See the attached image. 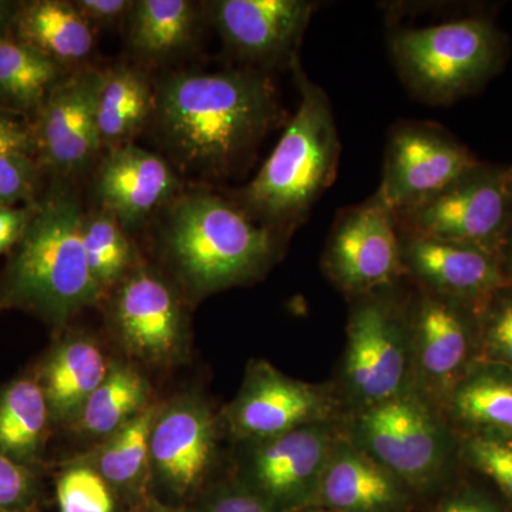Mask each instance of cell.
<instances>
[{
	"label": "cell",
	"instance_id": "1",
	"mask_svg": "<svg viewBox=\"0 0 512 512\" xmlns=\"http://www.w3.org/2000/svg\"><path fill=\"white\" fill-rule=\"evenodd\" d=\"M282 116L272 77L241 66L167 74L156 84L150 124L174 170L221 181L252 163Z\"/></svg>",
	"mask_w": 512,
	"mask_h": 512
},
{
	"label": "cell",
	"instance_id": "2",
	"mask_svg": "<svg viewBox=\"0 0 512 512\" xmlns=\"http://www.w3.org/2000/svg\"><path fill=\"white\" fill-rule=\"evenodd\" d=\"M83 217L70 180L55 178L0 276V312L20 309L59 328L101 301L84 255Z\"/></svg>",
	"mask_w": 512,
	"mask_h": 512
},
{
	"label": "cell",
	"instance_id": "3",
	"mask_svg": "<svg viewBox=\"0 0 512 512\" xmlns=\"http://www.w3.org/2000/svg\"><path fill=\"white\" fill-rule=\"evenodd\" d=\"M284 239L252 220L234 200L201 190L178 195L161 227L165 258L198 296L264 275Z\"/></svg>",
	"mask_w": 512,
	"mask_h": 512
},
{
	"label": "cell",
	"instance_id": "4",
	"mask_svg": "<svg viewBox=\"0 0 512 512\" xmlns=\"http://www.w3.org/2000/svg\"><path fill=\"white\" fill-rule=\"evenodd\" d=\"M299 106L254 180L234 201L249 217L285 238L308 218L338 173L340 140L328 94L292 66Z\"/></svg>",
	"mask_w": 512,
	"mask_h": 512
},
{
	"label": "cell",
	"instance_id": "5",
	"mask_svg": "<svg viewBox=\"0 0 512 512\" xmlns=\"http://www.w3.org/2000/svg\"><path fill=\"white\" fill-rule=\"evenodd\" d=\"M390 52L410 92L447 104L476 90L497 70L503 37L487 19L451 20L427 28H399Z\"/></svg>",
	"mask_w": 512,
	"mask_h": 512
},
{
	"label": "cell",
	"instance_id": "6",
	"mask_svg": "<svg viewBox=\"0 0 512 512\" xmlns=\"http://www.w3.org/2000/svg\"><path fill=\"white\" fill-rule=\"evenodd\" d=\"M343 376L357 410L414 386L409 303L394 293V285L355 298Z\"/></svg>",
	"mask_w": 512,
	"mask_h": 512
},
{
	"label": "cell",
	"instance_id": "7",
	"mask_svg": "<svg viewBox=\"0 0 512 512\" xmlns=\"http://www.w3.org/2000/svg\"><path fill=\"white\" fill-rule=\"evenodd\" d=\"M350 441L412 487L436 480L447 463L446 427L429 397L416 386L386 402L357 410Z\"/></svg>",
	"mask_w": 512,
	"mask_h": 512
},
{
	"label": "cell",
	"instance_id": "8",
	"mask_svg": "<svg viewBox=\"0 0 512 512\" xmlns=\"http://www.w3.org/2000/svg\"><path fill=\"white\" fill-rule=\"evenodd\" d=\"M511 214L507 170L480 164L429 200L394 215L403 234L458 242L495 255Z\"/></svg>",
	"mask_w": 512,
	"mask_h": 512
},
{
	"label": "cell",
	"instance_id": "9",
	"mask_svg": "<svg viewBox=\"0 0 512 512\" xmlns=\"http://www.w3.org/2000/svg\"><path fill=\"white\" fill-rule=\"evenodd\" d=\"M323 266L340 291L353 298L396 284L404 268L394 212L376 195L340 212Z\"/></svg>",
	"mask_w": 512,
	"mask_h": 512
},
{
	"label": "cell",
	"instance_id": "10",
	"mask_svg": "<svg viewBox=\"0 0 512 512\" xmlns=\"http://www.w3.org/2000/svg\"><path fill=\"white\" fill-rule=\"evenodd\" d=\"M478 165L443 128L402 121L390 130L382 183L375 195L397 214L439 194Z\"/></svg>",
	"mask_w": 512,
	"mask_h": 512
},
{
	"label": "cell",
	"instance_id": "11",
	"mask_svg": "<svg viewBox=\"0 0 512 512\" xmlns=\"http://www.w3.org/2000/svg\"><path fill=\"white\" fill-rule=\"evenodd\" d=\"M208 18L242 67H291L319 3L309 0H215Z\"/></svg>",
	"mask_w": 512,
	"mask_h": 512
},
{
	"label": "cell",
	"instance_id": "12",
	"mask_svg": "<svg viewBox=\"0 0 512 512\" xmlns=\"http://www.w3.org/2000/svg\"><path fill=\"white\" fill-rule=\"evenodd\" d=\"M103 70L84 66L57 84L32 120L42 171L70 180L100 153L97 96Z\"/></svg>",
	"mask_w": 512,
	"mask_h": 512
},
{
	"label": "cell",
	"instance_id": "13",
	"mask_svg": "<svg viewBox=\"0 0 512 512\" xmlns=\"http://www.w3.org/2000/svg\"><path fill=\"white\" fill-rule=\"evenodd\" d=\"M338 441L330 421L259 441L249 461L251 490L275 512L313 507Z\"/></svg>",
	"mask_w": 512,
	"mask_h": 512
},
{
	"label": "cell",
	"instance_id": "14",
	"mask_svg": "<svg viewBox=\"0 0 512 512\" xmlns=\"http://www.w3.org/2000/svg\"><path fill=\"white\" fill-rule=\"evenodd\" d=\"M111 326L131 355L165 365L180 356L185 315L180 298L163 275L134 266L116 286L109 305Z\"/></svg>",
	"mask_w": 512,
	"mask_h": 512
},
{
	"label": "cell",
	"instance_id": "15",
	"mask_svg": "<svg viewBox=\"0 0 512 512\" xmlns=\"http://www.w3.org/2000/svg\"><path fill=\"white\" fill-rule=\"evenodd\" d=\"M332 394L316 384L301 382L266 362H256L227 419L235 436L265 440L309 424L328 423L335 413Z\"/></svg>",
	"mask_w": 512,
	"mask_h": 512
},
{
	"label": "cell",
	"instance_id": "16",
	"mask_svg": "<svg viewBox=\"0 0 512 512\" xmlns=\"http://www.w3.org/2000/svg\"><path fill=\"white\" fill-rule=\"evenodd\" d=\"M413 370L424 396H450L470 350V326L464 302L421 289L409 303Z\"/></svg>",
	"mask_w": 512,
	"mask_h": 512
},
{
	"label": "cell",
	"instance_id": "17",
	"mask_svg": "<svg viewBox=\"0 0 512 512\" xmlns=\"http://www.w3.org/2000/svg\"><path fill=\"white\" fill-rule=\"evenodd\" d=\"M180 178L165 158L136 144L114 148L97 168L94 191L101 210L123 228H137L180 195Z\"/></svg>",
	"mask_w": 512,
	"mask_h": 512
},
{
	"label": "cell",
	"instance_id": "18",
	"mask_svg": "<svg viewBox=\"0 0 512 512\" xmlns=\"http://www.w3.org/2000/svg\"><path fill=\"white\" fill-rule=\"evenodd\" d=\"M400 245L404 275L416 279L424 291L464 303H484L510 286L493 252L485 249L403 232Z\"/></svg>",
	"mask_w": 512,
	"mask_h": 512
},
{
	"label": "cell",
	"instance_id": "19",
	"mask_svg": "<svg viewBox=\"0 0 512 512\" xmlns=\"http://www.w3.org/2000/svg\"><path fill=\"white\" fill-rule=\"evenodd\" d=\"M214 417L204 403L184 397L158 413L150 440V467L178 497L194 493L215 454Z\"/></svg>",
	"mask_w": 512,
	"mask_h": 512
},
{
	"label": "cell",
	"instance_id": "20",
	"mask_svg": "<svg viewBox=\"0 0 512 512\" xmlns=\"http://www.w3.org/2000/svg\"><path fill=\"white\" fill-rule=\"evenodd\" d=\"M404 484L352 441L339 439L313 507L329 512H402Z\"/></svg>",
	"mask_w": 512,
	"mask_h": 512
},
{
	"label": "cell",
	"instance_id": "21",
	"mask_svg": "<svg viewBox=\"0 0 512 512\" xmlns=\"http://www.w3.org/2000/svg\"><path fill=\"white\" fill-rule=\"evenodd\" d=\"M10 35L62 66L67 72L84 67L96 45L94 29L73 2H19Z\"/></svg>",
	"mask_w": 512,
	"mask_h": 512
},
{
	"label": "cell",
	"instance_id": "22",
	"mask_svg": "<svg viewBox=\"0 0 512 512\" xmlns=\"http://www.w3.org/2000/svg\"><path fill=\"white\" fill-rule=\"evenodd\" d=\"M154 109L156 86L143 69L117 64L103 70L96 110L101 147L131 144L151 123Z\"/></svg>",
	"mask_w": 512,
	"mask_h": 512
},
{
	"label": "cell",
	"instance_id": "23",
	"mask_svg": "<svg viewBox=\"0 0 512 512\" xmlns=\"http://www.w3.org/2000/svg\"><path fill=\"white\" fill-rule=\"evenodd\" d=\"M109 372L106 356L93 339L73 336L64 340L43 372L42 387L50 416H76Z\"/></svg>",
	"mask_w": 512,
	"mask_h": 512
},
{
	"label": "cell",
	"instance_id": "24",
	"mask_svg": "<svg viewBox=\"0 0 512 512\" xmlns=\"http://www.w3.org/2000/svg\"><path fill=\"white\" fill-rule=\"evenodd\" d=\"M200 12L190 0H137L127 18L131 53L144 62H163L191 45Z\"/></svg>",
	"mask_w": 512,
	"mask_h": 512
},
{
	"label": "cell",
	"instance_id": "25",
	"mask_svg": "<svg viewBox=\"0 0 512 512\" xmlns=\"http://www.w3.org/2000/svg\"><path fill=\"white\" fill-rule=\"evenodd\" d=\"M66 69L12 35L0 39V111L32 120Z\"/></svg>",
	"mask_w": 512,
	"mask_h": 512
},
{
	"label": "cell",
	"instance_id": "26",
	"mask_svg": "<svg viewBox=\"0 0 512 512\" xmlns=\"http://www.w3.org/2000/svg\"><path fill=\"white\" fill-rule=\"evenodd\" d=\"M147 399V382L137 370L130 366L113 367L76 414L77 423L90 436H113L146 409Z\"/></svg>",
	"mask_w": 512,
	"mask_h": 512
},
{
	"label": "cell",
	"instance_id": "27",
	"mask_svg": "<svg viewBox=\"0 0 512 512\" xmlns=\"http://www.w3.org/2000/svg\"><path fill=\"white\" fill-rule=\"evenodd\" d=\"M454 419L480 433L512 437V377L478 372L460 380L448 396Z\"/></svg>",
	"mask_w": 512,
	"mask_h": 512
},
{
	"label": "cell",
	"instance_id": "28",
	"mask_svg": "<svg viewBox=\"0 0 512 512\" xmlns=\"http://www.w3.org/2000/svg\"><path fill=\"white\" fill-rule=\"evenodd\" d=\"M50 410L42 384L22 379L0 396V454L20 460L42 443Z\"/></svg>",
	"mask_w": 512,
	"mask_h": 512
},
{
	"label": "cell",
	"instance_id": "29",
	"mask_svg": "<svg viewBox=\"0 0 512 512\" xmlns=\"http://www.w3.org/2000/svg\"><path fill=\"white\" fill-rule=\"evenodd\" d=\"M160 413L156 406H147L101 448L96 468L111 488L138 493L150 467L151 431Z\"/></svg>",
	"mask_w": 512,
	"mask_h": 512
},
{
	"label": "cell",
	"instance_id": "30",
	"mask_svg": "<svg viewBox=\"0 0 512 512\" xmlns=\"http://www.w3.org/2000/svg\"><path fill=\"white\" fill-rule=\"evenodd\" d=\"M82 239L87 266L103 293L116 288L136 266V249L113 214H84Z\"/></svg>",
	"mask_w": 512,
	"mask_h": 512
},
{
	"label": "cell",
	"instance_id": "31",
	"mask_svg": "<svg viewBox=\"0 0 512 512\" xmlns=\"http://www.w3.org/2000/svg\"><path fill=\"white\" fill-rule=\"evenodd\" d=\"M57 503L60 512H114L110 485L90 467H74L60 477Z\"/></svg>",
	"mask_w": 512,
	"mask_h": 512
},
{
	"label": "cell",
	"instance_id": "32",
	"mask_svg": "<svg viewBox=\"0 0 512 512\" xmlns=\"http://www.w3.org/2000/svg\"><path fill=\"white\" fill-rule=\"evenodd\" d=\"M464 456L512 500V437L477 431L466 439Z\"/></svg>",
	"mask_w": 512,
	"mask_h": 512
},
{
	"label": "cell",
	"instance_id": "33",
	"mask_svg": "<svg viewBox=\"0 0 512 512\" xmlns=\"http://www.w3.org/2000/svg\"><path fill=\"white\" fill-rule=\"evenodd\" d=\"M42 173L35 157L23 154L0 157V207L35 202L39 198Z\"/></svg>",
	"mask_w": 512,
	"mask_h": 512
},
{
	"label": "cell",
	"instance_id": "34",
	"mask_svg": "<svg viewBox=\"0 0 512 512\" xmlns=\"http://www.w3.org/2000/svg\"><path fill=\"white\" fill-rule=\"evenodd\" d=\"M504 289L485 301L484 339L491 356L512 366V295Z\"/></svg>",
	"mask_w": 512,
	"mask_h": 512
},
{
	"label": "cell",
	"instance_id": "35",
	"mask_svg": "<svg viewBox=\"0 0 512 512\" xmlns=\"http://www.w3.org/2000/svg\"><path fill=\"white\" fill-rule=\"evenodd\" d=\"M13 154L36 158L32 121L18 114L0 111V157Z\"/></svg>",
	"mask_w": 512,
	"mask_h": 512
},
{
	"label": "cell",
	"instance_id": "36",
	"mask_svg": "<svg viewBox=\"0 0 512 512\" xmlns=\"http://www.w3.org/2000/svg\"><path fill=\"white\" fill-rule=\"evenodd\" d=\"M32 491L29 471L15 458L0 454V505L16 508L28 500Z\"/></svg>",
	"mask_w": 512,
	"mask_h": 512
},
{
	"label": "cell",
	"instance_id": "37",
	"mask_svg": "<svg viewBox=\"0 0 512 512\" xmlns=\"http://www.w3.org/2000/svg\"><path fill=\"white\" fill-rule=\"evenodd\" d=\"M74 8L94 30L111 28L127 20L133 0H74Z\"/></svg>",
	"mask_w": 512,
	"mask_h": 512
},
{
	"label": "cell",
	"instance_id": "38",
	"mask_svg": "<svg viewBox=\"0 0 512 512\" xmlns=\"http://www.w3.org/2000/svg\"><path fill=\"white\" fill-rule=\"evenodd\" d=\"M198 512H275L251 488L229 487L212 495Z\"/></svg>",
	"mask_w": 512,
	"mask_h": 512
},
{
	"label": "cell",
	"instance_id": "39",
	"mask_svg": "<svg viewBox=\"0 0 512 512\" xmlns=\"http://www.w3.org/2000/svg\"><path fill=\"white\" fill-rule=\"evenodd\" d=\"M35 202L23 207H0V255L12 251L25 234L35 211Z\"/></svg>",
	"mask_w": 512,
	"mask_h": 512
},
{
	"label": "cell",
	"instance_id": "40",
	"mask_svg": "<svg viewBox=\"0 0 512 512\" xmlns=\"http://www.w3.org/2000/svg\"><path fill=\"white\" fill-rule=\"evenodd\" d=\"M436 512H498L495 507L477 497V495L464 494L451 498L447 503L441 505Z\"/></svg>",
	"mask_w": 512,
	"mask_h": 512
},
{
	"label": "cell",
	"instance_id": "41",
	"mask_svg": "<svg viewBox=\"0 0 512 512\" xmlns=\"http://www.w3.org/2000/svg\"><path fill=\"white\" fill-rule=\"evenodd\" d=\"M495 258L500 264L501 272H503L505 281L508 285L512 284V214L507 227L504 229L503 237L498 242L495 249Z\"/></svg>",
	"mask_w": 512,
	"mask_h": 512
},
{
	"label": "cell",
	"instance_id": "42",
	"mask_svg": "<svg viewBox=\"0 0 512 512\" xmlns=\"http://www.w3.org/2000/svg\"><path fill=\"white\" fill-rule=\"evenodd\" d=\"M19 2H10V0H0V39L10 35L12 30L13 18H15L16 9Z\"/></svg>",
	"mask_w": 512,
	"mask_h": 512
},
{
	"label": "cell",
	"instance_id": "43",
	"mask_svg": "<svg viewBox=\"0 0 512 512\" xmlns=\"http://www.w3.org/2000/svg\"><path fill=\"white\" fill-rule=\"evenodd\" d=\"M130 512H185L177 508L167 507V505L157 503L154 500H141L134 505Z\"/></svg>",
	"mask_w": 512,
	"mask_h": 512
},
{
	"label": "cell",
	"instance_id": "44",
	"mask_svg": "<svg viewBox=\"0 0 512 512\" xmlns=\"http://www.w3.org/2000/svg\"><path fill=\"white\" fill-rule=\"evenodd\" d=\"M0 512H19V510H16V508L2 507V505H0Z\"/></svg>",
	"mask_w": 512,
	"mask_h": 512
},
{
	"label": "cell",
	"instance_id": "45",
	"mask_svg": "<svg viewBox=\"0 0 512 512\" xmlns=\"http://www.w3.org/2000/svg\"><path fill=\"white\" fill-rule=\"evenodd\" d=\"M508 183H510V187L512 190V167L507 170Z\"/></svg>",
	"mask_w": 512,
	"mask_h": 512
},
{
	"label": "cell",
	"instance_id": "46",
	"mask_svg": "<svg viewBox=\"0 0 512 512\" xmlns=\"http://www.w3.org/2000/svg\"><path fill=\"white\" fill-rule=\"evenodd\" d=\"M325 512H329V511H325Z\"/></svg>",
	"mask_w": 512,
	"mask_h": 512
}]
</instances>
